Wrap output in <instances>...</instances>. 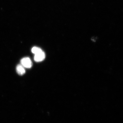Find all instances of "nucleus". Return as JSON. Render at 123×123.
Segmentation results:
<instances>
[{
  "mask_svg": "<svg viewBox=\"0 0 123 123\" xmlns=\"http://www.w3.org/2000/svg\"><path fill=\"white\" fill-rule=\"evenodd\" d=\"M21 63L24 67L27 68H30L32 66V63L29 57H24L21 60Z\"/></svg>",
  "mask_w": 123,
  "mask_h": 123,
  "instance_id": "1",
  "label": "nucleus"
},
{
  "mask_svg": "<svg viewBox=\"0 0 123 123\" xmlns=\"http://www.w3.org/2000/svg\"><path fill=\"white\" fill-rule=\"evenodd\" d=\"M45 58V54L44 52L42 51L38 54L35 55L34 60L37 62H40L43 61Z\"/></svg>",
  "mask_w": 123,
  "mask_h": 123,
  "instance_id": "2",
  "label": "nucleus"
},
{
  "mask_svg": "<svg viewBox=\"0 0 123 123\" xmlns=\"http://www.w3.org/2000/svg\"><path fill=\"white\" fill-rule=\"evenodd\" d=\"M17 72L18 74L20 75H24L25 73V69H24V67L22 66V65H18L17 66Z\"/></svg>",
  "mask_w": 123,
  "mask_h": 123,
  "instance_id": "3",
  "label": "nucleus"
},
{
  "mask_svg": "<svg viewBox=\"0 0 123 123\" xmlns=\"http://www.w3.org/2000/svg\"><path fill=\"white\" fill-rule=\"evenodd\" d=\"M42 51H43L41 49L36 47H34L31 49V51H32V53L35 55L41 52Z\"/></svg>",
  "mask_w": 123,
  "mask_h": 123,
  "instance_id": "4",
  "label": "nucleus"
}]
</instances>
